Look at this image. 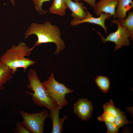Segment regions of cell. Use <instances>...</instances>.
Listing matches in <instances>:
<instances>
[{
  "label": "cell",
  "instance_id": "obj_23",
  "mask_svg": "<svg viewBox=\"0 0 133 133\" xmlns=\"http://www.w3.org/2000/svg\"><path fill=\"white\" fill-rule=\"evenodd\" d=\"M80 1H85L92 7L93 9L94 8L96 4V0H74L75 2H79Z\"/></svg>",
  "mask_w": 133,
  "mask_h": 133
},
{
  "label": "cell",
  "instance_id": "obj_22",
  "mask_svg": "<svg viewBox=\"0 0 133 133\" xmlns=\"http://www.w3.org/2000/svg\"><path fill=\"white\" fill-rule=\"evenodd\" d=\"M107 128V133H117L118 132L119 128L114 122H105Z\"/></svg>",
  "mask_w": 133,
  "mask_h": 133
},
{
  "label": "cell",
  "instance_id": "obj_19",
  "mask_svg": "<svg viewBox=\"0 0 133 133\" xmlns=\"http://www.w3.org/2000/svg\"><path fill=\"white\" fill-rule=\"evenodd\" d=\"M50 0H33L35 9L39 14L41 15H44L48 12V11L43 10L42 6L44 2Z\"/></svg>",
  "mask_w": 133,
  "mask_h": 133
},
{
  "label": "cell",
  "instance_id": "obj_2",
  "mask_svg": "<svg viewBox=\"0 0 133 133\" xmlns=\"http://www.w3.org/2000/svg\"><path fill=\"white\" fill-rule=\"evenodd\" d=\"M30 48L23 42L17 46H12L0 57V60L11 70V74H15L18 68L24 69L25 72L28 68L35 63V61L25 57L31 55Z\"/></svg>",
  "mask_w": 133,
  "mask_h": 133
},
{
  "label": "cell",
  "instance_id": "obj_9",
  "mask_svg": "<svg viewBox=\"0 0 133 133\" xmlns=\"http://www.w3.org/2000/svg\"><path fill=\"white\" fill-rule=\"evenodd\" d=\"M117 4L118 0H100L96 3L94 9V12L98 16L102 13L109 14L115 19Z\"/></svg>",
  "mask_w": 133,
  "mask_h": 133
},
{
  "label": "cell",
  "instance_id": "obj_20",
  "mask_svg": "<svg viewBox=\"0 0 133 133\" xmlns=\"http://www.w3.org/2000/svg\"><path fill=\"white\" fill-rule=\"evenodd\" d=\"M13 131L15 133H31L25 127L22 122H17Z\"/></svg>",
  "mask_w": 133,
  "mask_h": 133
},
{
  "label": "cell",
  "instance_id": "obj_18",
  "mask_svg": "<svg viewBox=\"0 0 133 133\" xmlns=\"http://www.w3.org/2000/svg\"><path fill=\"white\" fill-rule=\"evenodd\" d=\"M125 112L120 109L119 112L115 117V123L119 128L123 127L124 125L127 124L132 122L129 121L124 115Z\"/></svg>",
  "mask_w": 133,
  "mask_h": 133
},
{
  "label": "cell",
  "instance_id": "obj_6",
  "mask_svg": "<svg viewBox=\"0 0 133 133\" xmlns=\"http://www.w3.org/2000/svg\"><path fill=\"white\" fill-rule=\"evenodd\" d=\"M113 24H116L117 26V30L112 33L104 38L100 33L95 30L101 36V41L104 43L109 41L114 43L116 45L115 52L117 50L120 49L123 46L129 45L130 42L128 38L130 37L131 34L127 28L121 26L120 24L118 19H113L111 21Z\"/></svg>",
  "mask_w": 133,
  "mask_h": 133
},
{
  "label": "cell",
  "instance_id": "obj_17",
  "mask_svg": "<svg viewBox=\"0 0 133 133\" xmlns=\"http://www.w3.org/2000/svg\"><path fill=\"white\" fill-rule=\"evenodd\" d=\"M103 112L115 117L117 115L120 109L115 107L111 100L103 105Z\"/></svg>",
  "mask_w": 133,
  "mask_h": 133
},
{
  "label": "cell",
  "instance_id": "obj_8",
  "mask_svg": "<svg viewBox=\"0 0 133 133\" xmlns=\"http://www.w3.org/2000/svg\"><path fill=\"white\" fill-rule=\"evenodd\" d=\"M87 16L85 18L80 20L73 19L70 22L71 25L75 26L85 23L95 24L101 26L105 33H108L107 28L105 25V21L106 19H110V17H112V16L108 14L102 13L100 14L98 17H93L87 10Z\"/></svg>",
  "mask_w": 133,
  "mask_h": 133
},
{
  "label": "cell",
  "instance_id": "obj_14",
  "mask_svg": "<svg viewBox=\"0 0 133 133\" xmlns=\"http://www.w3.org/2000/svg\"><path fill=\"white\" fill-rule=\"evenodd\" d=\"M66 8L65 0H53L49 11L51 13L63 16L65 15Z\"/></svg>",
  "mask_w": 133,
  "mask_h": 133
},
{
  "label": "cell",
  "instance_id": "obj_12",
  "mask_svg": "<svg viewBox=\"0 0 133 133\" xmlns=\"http://www.w3.org/2000/svg\"><path fill=\"white\" fill-rule=\"evenodd\" d=\"M133 7L132 0H118V4L115 12V18L122 20L127 16V13Z\"/></svg>",
  "mask_w": 133,
  "mask_h": 133
},
{
  "label": "cell",
  "instance_id": "obj_16",
  "mask_svg": "<svg viewBox=\"0 0 133 133\" xmlns=\"http://www.w3.org/2000/svg\"><path fill=\"white\" fill-rule=\"evenodd\" d=\"M120 25L127 28L129 31L131 35V41L133 40V12L129 11L126 18L122 20H118Z\"/></svg>",
  "mask_w": 133,
  "mask_h": 133
},
{
  "label": "cell",
  "instance_id": "obj_11",
  "mask_svg": "<svg viewBox=\"0 0 133 133\" xmlns=\"http://www.w3.org/2000/svg\"><path fill=\"white\" fill-rule=\"evenodd\" d=\"M62 108L57 106L50 110V117L52 121V133H61L63 129V125L65 121L68 118L66 115L61 119L59 117V112Z\"/></svg>",
  "mask_w": 133,
  "mask_h": 133
},
{
  "label": "cell",
  "instance_id": "obj_7",
  "mask_svg": "<svg viewBox=\"0 0 133 133\" xmlns=\"http://www.w3.org/2000/svg\"><path fill=\"white\" fill-rule=\"evenodd\" d=\"M74 112L81 120L87 121L92 116V103L87 99H78L74 105Z\"/></svg>",
  "mask_w": 133,
  "mask_h": 133
},
{
  "label": "cell",
  "instance_id": "obj_1",
  "mask_svg": "<svg viewBox=\"0 0 133 133\" xmlns=\"http://www.w3.org/2000/svg\"><path fill=\"white\" fill-rule=\"evenodd\" d=\"M61 33L56 25H52L49 21L42 24L33 23L31 24L25 32V38L34 34L37 38V41L31 48L32 51L36 47L42 44L52 43L56 45L57 48L54 54L59 53L65 48L64 41L61 37Z\"/></svg>",
  "mask_w": 133,
  "mask_h": 133
},
{
  "label": "cell",
  "instance_id": "obj_5",
  "mask_svg": "<svg viewBox=\"0 0 133 133\" xmlns=\"http://www.w3.org/2000/svg\"><path fill=\"white\" fill-rule=\"evenodd\" d=\"M19 113L23 119V124L31 133H43L45 121L49 117L47 110L32 113L21 110Z\"/></svg>",
  "mask_w": 133,
  "mask_h": 133
},
{
  "label": "cell",
  "instance_id": "obj_24",
  "mask_svg": "<svg viewBox=\"0 0 133 133\" xmlns=\"http://www.w3.org/2000/svg\"><path fill=\"white\" fill-rule=\"evenodd\" d=\"M10 1L12 5L13 6H14L15 5V2L14 0H10Z\"/></svg>",
  "mask_w": 133,
  "mask_h": 133
},
{
  "label": "cell",
  "instance_id": "obj_15",
  "mask_svg": "<svg viewBox=\"0 0 133 133\" xmlns=\"http://www.w3.org/2000/svg\"><path fill=\"white\" fill-rule=\"evenodd\" d=\"M95 82L102 92L107 93L110 87V82L109 79L105 76L98 75L95 80Z\"/></svg>",
  "mask_w": 133,
  "mask_h": 133
},
{
  "label": "cell",
  "instance_id": "obj_3",
  "mask_svg": "<svg viewBox=\"0 0 133 133\" xmlns=\"http://www.w3.org/2000/svg\"><path fill=\"white\" fill-rule=\"evenodd\" d=\"M27 77L29 83L27 87L33 93L28 91L25 93L31 96L32 100L35 104L41 107H45L50 110L58 106L56 103L47 94L34 69H30Z\"/></svg>",
  "mask_w": 133,
  "mask_h": 133
},
{
  "label": "cell",
  "instance_id": "obj_13",
  "mask_svg": "<svg viewBox=\"0 0 133 133\" xmlns=\"http://www.w3.org/2000/svg\"><path fill=\"white\" fill-rule=\"evenodd\" d=\"M11 70L0 60V90L4 88V85L12 78Z\"/></svg>",
  "mask_w": 133,
  "mask_h": 133
},
{
  "label": "cell",
  "instance_id": "obj_4",
  "mask_svg": "<svg viewBox=\"0 0 133 133\" xmlns=\"http://www.w3.org/2000/svg\"><path fill=\"white\" fill-rule=\"evenodd\" d=\"M47 94L61 108L68 104L65 98L67 94L73 92V90L67 88L64 84L59 83L51 73L47 80L42 83Z\"/></svg>",
  "mask_w": 133,
  "mask_h": 133
},
{
  "label": "cell",
  "instance_id": "obj_21",
  "mask_svg": "<svg viewBox=\"0 0 133 133\" xmlns=\"http://www.w3.org/2000/svg\"><path fill=\"white\" fill-rule=\"evenodd\" d=\"M97 119L101 121L113 123L115 122V117L103 112L101 116L98 117Z\"/></svg>",
  "mask_w": 133,
  "mask_h": 133
},
{
  "label": "cell",
  "instance_id": "obj_10",
  "mask_svg": "<svg viewBox=\"0 0 133 133\" xmlns=\"http://www.w3.org/2000/svg\"><path fill=\"white\" fill-rule=\"evenodd\" d=\"M67 8L71 11V16L73 19L80 20L87 16V10L82 2H75L72 0H65Z\"/></svg>",
  "mask_w": 133,
  "mask_h": 133
}]
</instances>
